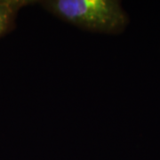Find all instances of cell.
<instances>
[{"mask_svg":"<svg viewBox=\"0 0 160 160\" xmlns=\"http://www.w3.org/2000/svg\"><path fill=\"white\" fill-rule=\"evenodd\" d=\"M39 5L52 15L91 33L119 35L129 16L117 0H43Z\"/></svg>","mask_w":160,"mask_h":160,"instance_id":"1","label":"cell"},{"mask_svg":"<svg viewBox=\"0 0 160 160\" xmlns=\"http://www.w3.org/2000/svg\"><path fill=\"white\" fill-rule=\"evenodd\" d=\"M34 3L32 0H0V38L15 29L20 11Z\"/></svg>","mask_w":160,"mask_h":160,"instance_id":"2","label":"cell"}]
</instances>
